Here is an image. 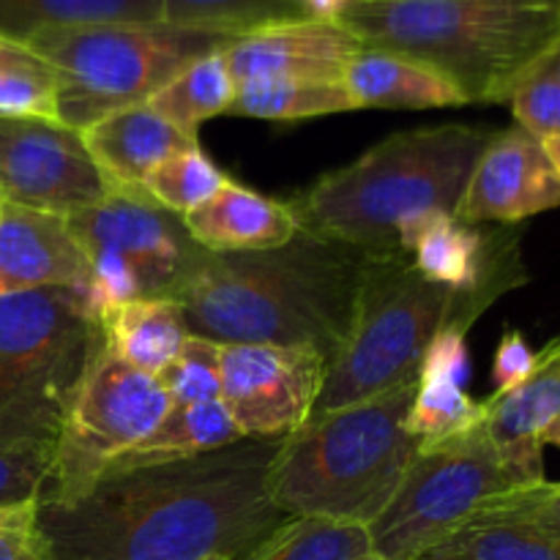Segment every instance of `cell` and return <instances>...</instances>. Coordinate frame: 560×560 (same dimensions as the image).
Listing matches in <instances>:
<instances>
[{"label":"cell","mask_w":560,"mask_h":560,"mask_svg":"<svg viewBox=\"0 0 560 560\" xmlns=\"http://www.w3.org/2000/svg\"><path fill=\"white\" fill-rule=\"evenodd\" d=\"M470 372L468 331L463 328H443L427 348L419 366V383H457L465 386Z\"/></svg>","instance_id":"36"},{"label":"cell","mask_w":560,"mask_h":560,"mask_svg":"<svg viewBox=\"0 0 560 560\" xmlns=\"http://www.w3.org/2000/svg\"><path fill=\"white\" fill-rule=\"evenodd\" d=\"M503 295L498 288L454 290L432 282L405 255H370L350 328L328 361L315 413L348 408L419 381L432 339L452 326L470 331Z\"/></svg>","instance_id":"6"},{"label":"cell","mask_w":560,"mask_h":560,"mask_svg":"<svg viewBox=\"0 0 560 560\" xmlns=\"http://www.w3.org/2000/svg\"><path fill=\"white\" fill-rule=\"evenodd\" d=\"M339 22L430 63L468 104H509L560 49V0H350Z\"/></svg>","instance_id":"4"},{"label":"cell","mask_w":560,"mask_h":560,"mask_svg":"<svg viewBox=\"0 0 560 560\" xmlns=\"http://www.w3.org/2000/svg\"><path fill=\"white\" fill-rule=\"evenodd\" d=\"M279 441L230 443L180 463L104 474L66 503H38L55 560H246L288 514L268 495Z\"/></svg>","instance_id":"1"},{"label":"cell","mask_w":560,"mask_h":560,"mask_svg":"<svg viewBox=\"0 0 560 560\" xmlns=\"http://www.w3.org/2000/svg\"><path fill=\"white\" fill-rule=\"evenodd\" d=\"M224 170L200 145L164 159L145 178V195L164 211L184 219L202 202L211 200L224 184Z\"/></svg>","instance_id":"30"},{"label":"cell","mask_w":560,"mask_h":560,"mask_svg":"<svg viewBox=\"0 0 560 560\" xmlns=\"http://www.w3.org/2000/svg\"><path fill=\"white\" fill-rule=\"evenodd\" d=\"M534 364L536 353L530 350L528 339L520 331H514V328L503 331L495 350V361H492V386H495L492 397L514 392L520 383L528 381V375L534 372Z\"/></svg>","instance_id":"37"},{"label":"cell","mask_w":560,"mask_h":560,"mask_svg":"<svg viewBox=\"0 0 560 560\" xmlns=\"http://www.w3.org/2000/svg\"><path fill=\"white\" fill-rule=\"evenodd\" d=\"M342 80L355 109H443L468 104L446 74L392 49L364 47L350 60Z\"/></svg>","instance_id":"20"},{"label":"cell","mask_w":560,"mask_h":560,"mask_svg":"<svg viewBox=\"0 0 560 560\" xmlns=\"http://www.w3.org/2000/svg\"><path fill=\"white\" fill-rule=\"evenodd\" d=\"M413 560H454V558L443 556V552H438V550H430V552H424V556H419V558H413Z\"/></svg>","instance_id":"43"},{"label":"cell","mask_w":560,"mask_h":560,"mask_svg":"<svg viewBox=\"0 0 560 560\" xmlns=\"http://www.w3.org/2000/svg\"><path fill=\"white\" fill-rule=\"evenodd\" d=\"M0 202H3V200H0Z\"/></svg>","instance_id":"47"},{"label":"cell","mask_w":560,"mask_h":560,"mask_svg":"<svg viewBox=\"0 0 560 560\" xmlns=\"http://www.w3.org/2000/svg\"><path fill=\"white\" fill-rule=\"evenodd\" d=\"M27 58H36V52H31L25 44L11 42V38L0 36V66L16 63V60H27Z\"/></svg>","instance_id":"40"},{"label":"cell","mask_w":560,"mask_h":560,"mask_svg":"<svg viewBox=\"0 0 560 560\" xmlns=\"http://www.w3.org/2000/svg\"><path fill=\"white\" fill-rule=\"evenodd\" d=\"M560 416V337L536 353L534 372L514 392L485 399V430L509 468L536 487L545 479L541 432Z\"/></svg>","instance_id":"16"},{"label":"cell","mask_w":560,"mask_h":560,"mask_svg":"<svg viewBox=\"0 0 560 560\" xmlns=\"http://www.w3.org/2000/svg\"><path fill=\"white\" fill-rule=\"evenodd\" d=\"M419 381L386 394L315 413L279 441L268 495L288 517H328L370 528L397 495L419 443L408 410Z\"/></svg>","instance_id":"5"},{"label":"cell","mask_w":560,"mask_h":560,"mask_svg":"<svg viewBox=\"0 0 560 560\" xmlns=\"http://www.w3.org/2000/svg\"><path fill=\"white\" fill-rule=\"evenodd\" d=\"M495 131L421 126L397 131L288 202L299 230L372 257L402 255L438 213L457 217L470 173Z\"/></svg>","instance_id":"3"},{"label":"cell","mask_w":560,"mask_h":560,"mask_svg":"<svg viewBox=\"0 0 560 560\" xmlns=\"http://www.w3.org/2000/svg\"><path fill=\"white\" fill-rule=\"evenodd\" d=\"M52 446L0 438V506L38 501L47 485Z\"/></svg>","instance_id":"33"},{"label":"cell","mask_w":560,"mask_h":560,"mask_svg":"<svg viewBox=\"0 0 560 560\" xmlns=\"http://www.w3.org/2000/svg\"><path fill=\"white\" fill-rule=\"evenodd\" d=\"M517 490H528L506 465L485 424L443 446L419 452L381 517L370 525L372 552L413 560Z\"/></svg>","instance_id":"9"},{"label":"cell","mask_w":560,"mask_h":560,"mask_svg":"<svg viewBox=\"0 0 560 560\" xmlns=\"http://www.w3.org/2000/svg\"><path fill=\"white\" fill-rule=\"evenodd\" d=\"M359 560H383V558L375 556V552H370V556H364V558H359Z\"/></svg>","instance_id":"44"},{"label":"cell","mask_w":560,"mask_h":560,"mask_svg":"<svg viewBox=\"0 0 560 560\" xmlns=\"http://www.w3.org/2000/svg\"><path fill=\"white\" fill-rule=\"evenodd\" d=\"M492 506L503 509V512L520 514V517L530 520V523L541 525V528L552 530V534L560 536V487H558V481H541V485L528 487V490H517V492H512V495H503L501 501H495Z\"/></svg>","instance_id":"38"},{"label":"cell","mask_w":560,"mask_h":560,"mask_svg":"<svg viewBox=\"0 0 560 560\" xmlns=\"http://www.w3.org/2000/svg\"><path fill=\"white\" fill-rule=\"evenodd\" d=\"M0 560H55L38 525V501L0 506Z\"/></svg>","instance_id":"35"},{"label":"cell","mask_w":560,"mask_h":560,"mask_svg":"<svg viewBox=\"0 0 560 560\" xmlns=\"http://www.w3.org/2000/svg\"><path fill=\"white\" fill-rule=\"evenodd\" d=\"M541 446H558L560 448V416L541 432Z\"/></svg>","instance_id":"42"},{"label":"cell","mask_w":560,"mask_h":560,"mask_svg":"<svg viewBox=\"0 0 560 560\" xmlns=\"http://www.w3.org/2000/svg\"><path fill=\"white\" fill-rule=\"evenodd\" d=\"M164 22L162 0H0V36L27 44L49 27Z\"/></svg>","instance_id":"24"},{"label":"cell","mask_w":560,"mask_h":560,"mask_svg":"<svg viewBox=\"0 0 560 560\" xmlns=\"http://www.w3.org/2000/svg\"><path fill=\"white\" fill-rule=\"evenodd\" d=\"M208 560H230V558H208Z\"/></svg>","instance_id":"45"},{"label":"cell","mask_w":560,"mask_h":560,"mask_svg":"<svg viewBox=\"0 0 560 560\" xmlns=\"http://www.w3.org/2000/svg\"><path fill=\"white\" fill-rule=\"evenodd\" d=\"M222 345L189 334L180 353L156 375L159 386L167 392L173 405L213 402L222 394V372H219Z\"/></svg>","instance_id":"31"},{"label":"cell","mask_w":560,"mask_h":560,"mask_svg":"<svg viewBox=\"0 0 560 560\" xmlns=\"http://www.w3.org/2000/svg\"><path fill=\"white\" fill-rule=\"evenodd\" d=\"M306 16L293 0H162V20L170 25L244 36L273 22Z\"/></svg>","instance_id":"29"},{"label":"cell","mask_w":560,"mask_h":560,"mask_svg":"<svg viewBox=\"0 0 560 560\" xmlns=\"http://www.w3.org/2000/svg\"><path fill=\"white\" fill-rule=\"evenodd\" d=\"M102 345L80 284L0 295V438L55 448Z\"/></svg>","instance_id":"8"},{"label":"cell","mask_w":560,"mask_h":560,"mask_svg":"<svg viewBox=\"0 0 560 560\" xmlns=\"http://www.w3.org/2000/svg\"><path fill=\"white\" fill-rule=\"evenodd\" d=\"M85 252L69 222L0 202V295L58 284H85Z\"/></svg>","instance_id":"17"},{"label":"cell","mask_w":560,"mask_h":560,"mask_svg":"<svg viewBox=\"0 0 560 560\" xmlns=\"http://www.w3.org/2000/svg\"><path fill=\"white\" fill-rule=\"evenodd\" d=\"M104 345L135 370L159 375L189 339V326L167 295H142L102 320Z\"/></svg>","instance_id":"22"},{"label":"cell","mask_w":560,"mask_h":560,"mask_svg":"<svg viewBox=\"0 0 560 560\" xmlns=\"http://www.w3.org/2000/svg\"><path fill=\"white\" fill-rule=\"evenodd\" d=\"M355 109L345 80H293V77H268L246 80L235 85L228 115L266 120H304L320 115L350 113Z\"/></svg>","instance_id":"25"},{"label":"cell","mask_w":560,"mask_h":560,"mask_svg":"<svg viewBox=\"0 0 560 560\" xmlns=\"http://www.w3.org/2000/svg\"><path fill=\"white\" fill-rule=\"evenodd\" d=\"M82 131L44 118H0V200L69 219L109 195Z\"/></svg>","instance_id":"12"},{"label":"cell","mask_w":560,"mask_h":560,"mask_svg":"<svg viewBox=\"0 0 560 560\" xmlns=\"http://www.w3.org/2000/svg\"><path fill=\"white\" fill-rule=\"evenodd\" d=\"M560 208V175L545 145L523 126L495 131L481 151L459 200L465 224L512 228L530 217Z\"/></svg>","instance_id":"14"},{"label":"cell","mask_w":560,"mask_h":560,"mask_svg":"<svg viewBox=\"0 0 560 560\" xmlns=\"http://www.w3.org/2000/svg\"><path fill=\"white\" fill-rule=\"evenodd\" d=\"M366 257L299 230L277 249L202 252L167 299L195 337L312 348L331 361L350 328Z\"/></svg>","instance_id":"2"},{"label":"cell","mask_w":560,"mask_h":560,"mask_svg":"<svg viewBox=\"0 0 560 560\" xmlns=\"http://www.w3.org/2000/svg\"><path fill=\"white\" fill-rule=\"evenodd\" d=\"M350 0H306V14L315 20H339Z\"/></svg>","instance_id":"39"},{"label":"cell","mask_w":560,"mask_h":560,"mask_svg":"<svg viewBox=\"0 0 560 560\" xmlns=\"http://www.w3.org/2000/svg\"><path fill=\"white\" fill-rule=\"evenodd\" d=\"M432 550L454 560H560V536L490 506Z\"/></svg>","instance_id":"23"},{"label":"cell","mask_w":560,"mask_h":560,"mask_svg":"<svg viewBox=\"0 0 560 560\" xmlns=\"http://www.w3.org/2000/svg\"><path fill=\"white\" fill-rule=\"evenodd\" d=\"M82 140L113 191H145V178L164 159L200 145L197 135L178 129L148 104L109 113L82 129Z\"/></svg>","instance_id":"18"},{"label":"cell","mask_w":560,"mask_h":560,"mask_svg":"<svg viewBox=\"0 0 560 560\" xmlns=\"http://www.w3.org/2000/svg\"><path fill=\"white\" fill-rule=\"evenodd\" d=\"M180 222L189 238L211 255L277 249L299 233L288 202L271 200L233 178Z\"/></svg>","instance_id":"19"},{"label":"cell","mask_w":560,"mask_h":560,"mask_svg":"<svg viewBox=\"0 0 560 560\" xmlns=\"http://www.w3.org/2000/svg\"><path fill=\"white\" fill-rule=\"evenodd\" d=\"M514 120L539 140L560 135V49L509 98Z\"/></svg>","instance_id":"34"},{"label":"cell","mask_w":560,"mask_h":560,"mask_svg":"<svg viewBox=\"0 0 560 560\" xmlns=\"http://www.w3.org/2000/svg\"><path fill=\"white\" fill-rule=\"evenodd\" d=\"M0 118L58 120V80L38 55L0 66Z\"/></svg>","instance_id":"32"},{"label":"cell","mask_w":560,"mask_h":560,"mask_svg":"<svg viewBox=\"0 0 560 560\" xmlns=\"http://www.w3.org/2000/svg\"><path fill=\"white\" fill-rule=\"evenodd\" d=\"M405 424L419 443V452H427L479 430L485 424V402L457 383H419Z\"/></svg>","instance_id":"28"},{"label":"cell","mask_w":560,"mask_h":560,"mask_svg":"<svg viewBox=\"0 0 560 560\" xmlns=\"http://www.w3.org/2000/svg\"><path fill=\"white\" fill-rule=\"evenodd\" d=\"M82 252L109 249L137 273L142 295H170L202 257L175 213L159 208L145 191H109L93 208L66 219Z\"/></svg>","instance_id":"13"},{"label":"cell","mask_w":560,"mask_h":560,"mask_svg":"<svg viewBox=\"0 0 560 560\" xmlns=\"http://www.w3.org/2000/svg\"><path fill=\"white\" fill-rule=\"evenodd\" d=\"M372 552L366 525L328 517H290L246 560H359Z\"/></svg>","instance_id":"27"},{"label":"cell","mask_w":560,"mask_h":560,"mask_svg":"<svg viewBox=\"0 0 560 560\" xmlns=\"http://www.w3.org/2000/svg\"><path fill=\"white\" fill-rule=\"evenodd\" d=\"M235 36L170 22L49 27L25 44L58 80V120L82 131L118 109L145 104L180 69Z\"/></svg>","instance_id":"7"},{"label":"cell","mask_w":560,"mask_h":560,"mask_svg":"<svg viewBox=\"0 0 560 560\" xmlns=\"http://www.w3.org/2000/svg\"><path fill=\"white\" fill-rule=\"evenodd\" d=\"M222 405L249 441H284L315 416L328 359L290 345H222Z\"/></svg>","instance_id":"11"},{"label":"cell","mask_w":560,"mask_h":560,"mask_svg":"<svg viewBox=\"0 0 560 560\" xmlns=\"http://www.w3.org/2000/svg\"><path fill=\"white\" fill-rule=\"evenodd\" d=\"M541 145H545V151H547V156H550L552 167H556V173L560 175V135L545 137V140H541Z\"/></svg>","instance_id":"41"},{"label":"cell","mask_w":560,"mask_h":560,"mask_svg":"<svg viewBox=\"0 0 560 560\" xmlns=\"http://www.w3.org/2000/svg\"><path fill=\"white\" fill-rule=\"evenodd\" d=\"M170 408L156 375L135 370L102 345L60 424L38 503H66L91 490L120 454L156 430Z\"/></svg>","instance_id":"10"},{"label":"cell","mask_w":560,"mask_h":560,"mask_svg":"<svg viewBox=\"0 0 560 560\" xmlns=\"http://www.w3.org/2000/svg\"><path fill=\"white\" fill-rule=\"evenodd\" d=\"M233 96L235 80L230 74L222 49H219V52L202 55L195 63L180 69L145 104L178 129L197 135L200 124L228 113Z\"/></svg>","instance_id":"26"},{"label":"cell","mask_w":560,"mask_h":560,"mask_svg":"<svg viewBox=\"0 0 560 560\" xmlns=\"http://www.w3.org/2000/svg\"><path fill=\"white\" fill-rule=\"evenodd\" d=\"M558 487H560V481H558Z\"/></svg>","instance_id":"46"},{"label":"cell","mask_w":560,"mask_h":560,"mask_svg":"<svg viewBox=\"0 0 560 560\" xmlns=\"http://www.w3.org/2000/svg\"><path fill=\"white\" fill-rule=\"evenodd\" d=\"M364 49L361 38L339 20L273 22L233 38L222 49L235 85L246 80H342L350 60Z\"/></svg>","instance_id":"15"},{"label":"cell","mask_w":560,"mask_h":560,"mask_svg":"<svg viewBox=\"0 0 560 560\" xmlns=\"http://www.w3.org/2000/svg\"><path fill=\"white\" fill-rule=\"evenodd\" d=\"M244 441L238 427L230 419L222 399L197 405H173L156 430L142 438L137 446L120 454L104 474H124V470L148 468V465L180 463V459L200 457L217 452L230 443Z\"/></svg>","instance_id":"21"}]
</instances>
